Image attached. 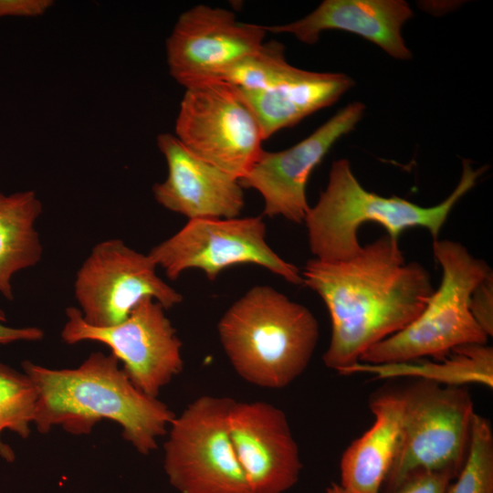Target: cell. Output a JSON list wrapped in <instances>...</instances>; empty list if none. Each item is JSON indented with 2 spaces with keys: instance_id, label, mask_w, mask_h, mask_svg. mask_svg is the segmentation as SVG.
Segmentation results:
<instances>
[{
  "instance_id": "6da1fadb",
  "label": "cell",
  "mask_w": 493,
  "mask_h": 493,
  "mask_svg": "<svg viewBox=\"0 0 493 493\" xmlns=\"http://www.w3.org/2000/svg\"><path fill=\"white\" fill-rule=\"evenodd\" d=\"M301 276L329 311L331 336L322 360L340 374L412 322L435 290L427 269L406 262L398 241L388 235L346 260L309 259Z\"/></svg>"
},
{
  "instance_id": "7a4b0ae2",
  "label": "cell",
  "mask_w": 493,
  "mask_h": 493,
  "mask_svg": "<svg viewBox=\"0 0 493 493\" xmlns=\"http://www.w3.org/2000/svg\"><path fill=\"white\" fill-rule=\"evenodd\" d=\"M21 365L36 388L33 424L41 434L61 426L72 435H87L108 419L121 427L122 437L140 454L148 455L175 416L157 397L137 389L111 353L92 352L73 369L29 361Z\"/></svg>"
},
{
  "instance_id": "3957f363",
  "label": "cell",
  "mask_w": 493,
  "mask_h": 493,
  "mask_svg": "<svg viewBox=\"0 0 493 493\" xmlns=\"http://www.w3.org/2000/svg\"><path fill=\"white\" fill-rule=\"evenodd\" d=\"M223 349L236 373L258 387L288 386L307 369L320 328L304 305L276 288H249L217 324Z\"/></svg>"
},
{
  "instance_id": "277c9868",
  "label": "cell",
  "mask_w": 493,
  "mask_h": 493,
  "mask_svg": "<svg viewBox=\"0 0 493 493\" xmlns=\"http://www.w3.org/2000/svg\"><path fill=\"white\" fill-rule=\"evenodd\" d=\"M462 164L460 180L450 195L435 205L421 206L398 196L385 197L367 191L347 159L333 162L326 188L304 219L314 258L341 261L355 256L362 248L359 229L367 222L383 226L397 241L411 227L425 228L433 240L438 239L456 204L476 185L487 168L474 169L465 159Z\"/></svg>"
},
{
  "instance_id": "5b68a950",
  "label": "cell",
  "mask_w": 493,
  "mask_h": 493,
  "mask_svg": "<svg viewBox=\"0 0 493 493\" xmlns=\"http://www.w3.org/2000/svg\"><path fill=\"white\" fill-rule=\"evenodd\" d=\"M432 248L442 269L438 288L412 322L369 349L359 362L442 359L460 346L487 344L489 337L472 317L469 299L491 268L459 242L438 238Z\"/></svg>"
},
{
  "instance_id": "8992f818",
  "label": "cell",
  "mask_w": 493,
  "mask_h": 493,
  "mask_svg": "<svg viewBox=\"0 0 493 493\" xmlns=\"http://www.w3.org/2000/svg\"><path fill=\"white\" fill-rule=\"evenodd\" d=\"M402 391L399 445L381 493H392L417 472L456 477L468 451L476 412L467 387L418 380Z\"/></svg>"
},
{
  "instance_id": "52a82bcc",
  "label": "cell",
  "mask_w": 493,
  "mask_h": 493,
  "mask_svg": "<svg viewBox=\"0 0 493 493\" xmlns=\"http://www.w3.org/2000/svg\"><path fill=\"white\" fill-rule=\"evenodd\" d=\"M235 400L204 395L170 425L163 468L179 493H252L229 432Z\"/></svg>"
},
{
  "instance_id": "ba28073f",
  "label": "cell",
  "mask_w": 493,
  "mask_h": 493,
  "mask_svg": "<svg viewBox=\"0 0 493 493\" xmlns=\"http://www.w3.org/2000/svg\"><path fill=\"white\" fill-rule=\"evenodd\" d=\"M174 135L193 153L237 179L264 150L261 128L240 90L218 79L185 88Z\"/></svg>"
},
{
  "instance_id": "9c48e42d",
  "label": "cell",
  "mask_w": 493,
  "mask_h": 493,
  "mask_svg": "<svg viewBox=\"0 0 493 493\" xmlns=\"http://www.w3.org/2000/svg\"><path fill=\"white\" fill-rule=\"evenodd\" d=\"M266 233L261 215L188 220L148 255L171 280L187 269H199L209 280H215L232 266L255 264L288 283L303 284L301 269L270 247Z\"/></svg>"
},
{
  "instance_id": "30bf717a",
  "label": "cell",
  "mask_w": 493,
  "mask_h": 493,
  "mask_svg": "<svg viewBox=\"0 0 493 493\" xmlns=\"http://www.w3.org/2000/svg\"><path fill=\"white\" fill-rule=\"evenodd\" d=\"M151 298L142 300L123 321L110 327L88 324L78 308L66 309L61 339L68 344L96 341L110 348L132 384L157 397L183 370L182 342L164 313Z\"/></svg>"
},
{
  "instance_id": "8fae6325",
  "label": "cell",
  "mask_w": 493,
  "mask_h": 493,
  "mask_svg": "<svg viewBox=\"0 0 493 493\" xmlns=\"http://www.w3.org/2000/svg\"><path fill=\"white\" fill-rule=\"evenodd\" d=\"M148 254L110 238L95 245L76 274L74 295L83 320L95 327L116 325L143 299L151 298L165 309L183 296L156 273Z\"/></svg>"
},
{
  "instance_id": "7c38bea8",
  "label": "cell",
  "mask_w": 493,
  "mask_h": 493,
  "mask_svg": "<svg viewBox=\"0 0 493 493\" xmlns=\"http://www.w3.org/2000/svg\"><path fill=\"white\" fill-rule=\"evenodd\" d=\"M263 26L236 20L232 11L195 5L178 17L166 39L171 76L184 88L219 79L264 44Z\"/></svg>"
},
{
  "instance_id": "4fadbf2b",
  "label": "cell",
  "mask_w": 493,
  "mask_h": 493,
  "mask_svg": "<svg viewBox=\"0 0 493 493\" xmlns=\"http://www.w3.org/2000/svg\"><path fill=\"white\" fill-rule=\"evenodd\" d=\"M364 110L361 102L351 103L290 148L262 151L238 181L243 189H254L260 194L264 201L263 215L304 223L310 207L306 194L310 173L334 143L353 130Z\"/></svg>"
},
{
  "instance_id": "5bb4252c",
  "label": "cell",
  "mask_w": 493,
  "mask_h": 493,
  "mask_svg": "<svg viewBox=\"0 0 493 493\" xmlns=\"http://www.w3.org/2000/svg\"><path fill=\"white\" fill-rule=\"evenodd\" d=\"M232 444L252 493H284L299 478V449L285 413L263 401L235 402Z\"/></svg>"
},
{
  "instance_id": "9a60e30c",
  "label": "cell",
  "mask_w": 493,
  "mask_h": 493,
  "mask_svg": "<svg viewBox=\"0 0 493 493\" xmlns=\"http://www.w3.org/2000/svg\"><path fill=\"white\" fill-rule=\"evenodd\" d=\"M157 146L168 167L166 179L152 188L159 205L189 220L240 215L245 198L237 178L193 153L173 134H159Z\"/></svg>"
},
{
  "instance_id": "2e32d148",
  "label": "cell",
  "mask_w": 493,
  "mask_h": 493,
  "mask_svg": "<svg viewBox=\"0 0 493 493\" xmlns=\"http://www.w3.org/2000/svg\"><path fill=\"white\" fill-rule=\"evenodd\" d=\"M412 16L403 0H325L301 19L263 27L273 34H291L309 45L324 30H343L362 37L394 58L409 59L411 51L402 37V27Z\"/></svg>"
},
{
  "instance_id": "e0dca14e",
  "label": "cell",
  "mask_w": 493,
  "mask_h": 493,
  "mask_svg": "<svg viewBox=\"0 0 493 493\" xmlns=\"http://www.w3.org/2000/svg\"><path fill=\"white\" fill-rule=\"evenodd\" d=\"M402 390L372 395L374 422L342 453L340 485L347 493H381L399 445L404 414Z\"/></svg>"
},
{
  "instance_id": "ac0fdd59",
  "label": "cell",
  "mask_w": 493,
  "mask_h": 493,
  "mask_svg": "<svg viewBox=\"0 0 493 493\" xmlns=\"http://www.w3.org/2000/svg\"><path fill=\"white\" fill-rule=\"evenodd\" d=\"M352 85V79L342 73L299 68L289 79L267 89L249 91L237 89L254 112L266 140L330 106Z\"/></svg>"
},
{
  "instance_id": "d6986e66",
  "label": "cell",
  "mask_w": 493,
  "mask_h": 493,
  "mask_svg": "<svg viewBox=\"0 0 493 493\" xmlns=\"http://www.w3.org/2000/svg\"><path fill=\"white\" fill-rule=\"evenodd\" d=\"M42 210L32 190L0 191V293L8 300L14 299V275L41 260L43 246L35 225Z\"/></svg>"
},
{
  "instance_id": "ffe728a7",
  "label": "cell",
  "mask_w": 493,
  "mask_h": 493,
  "mask_svg": "<svg viewBox=\"0 0 493 493\" xmlns=\"http://www.w3.org/2000/svg\"><path fill=\"white\" fill-rule=\"evenodd\" d=\"M435 362L418 359L403 362H358L343 374L366 372L378 378L414 376L440 384L464 386L476 383L493 386V349L487 344L464 345Z\"/></svg>"
},
{
  "instance_id": "44dd1931",
  "label": "cell",
  "mask_w": 493,
  "mask_h": 493,
  "mask_svg": "<svg viewBox=\"0 0 493 493\" xmlns=\"http://www.w3.org/2000/svg\"><path fill=\"white\" fill-rule=\"evenodd\" d=\"M37 402L36 388L23 372L0 362V456L14 462L16 455L11 446L2 441L5 430L16 433L21 438L30 435Z\"/></svg>"
},
{
  "instance_id": "7402d4cb",
  "label": "cell",
  "mask_w": 493,
  "mask_h": 493,
  "mask_svg": "<svg viewBox=\"0 0 493 493\" xmlns=\"http://www.w3.org/2000/svg\"><path fill=\"white\" fill-rule=\"evenodd\" d=\"M299 69L287 61L285 47L273 40L264 42L257 52L235 64L218 80L243 90H264L289 79Z\"/></svg>"
},
{
  "instance_id": "603a6c76",
  "label": "cell",
  "mask_w": 493,
  "mask_h": 493,
  "mask_svg": "<svg viewBox=\"0 0 493 493\" xmlns=\"http://www.w3.org/2000/svg\"><path fill=\"white\" fill-rule=\"evenodd\" d=\"M446 493H493V431L489 420L477 413L466 460Z\"/></svg>"
},
{
  "instance_id": "cb8c5ba5",
  "label": "cell",
  "mask_w": 493,
  "mask_h": 493,
  "mask_svg": "<svg viewBox=\"0 0 493 493\" xmlns=\"http://www.w3.org/2000/svg\"><path fill=\"white\" fill-rule=\"evenodd\" d=\"M469 310L483 331L493 335V274L489 273L473 290Z\"/></svg>"
},
{
  "instance_id": "d4e9b609",
  "label": "cell",
  "mask_w": 493,
  "mask_h": 493,
  "mask_svg": "<svg viewBox=\"0 0 493 493\" xmlns=\"http://www.w3.org/2000/svg\"><path fill=\"white\" fill-rule=\"evenodd\" d=\"M455 477L446 472H417L392 493H446Z\"/></svg>"
},
{
  "instance_id": "484cf974",
  "label": "cell",
  "mask_w": 493,
  "mask_h": 493,
  "mask_svg": "<svg viewBox=\"0 0 493 493\" xmlns=\"http://www.w3.org/2000/svg\"><path fill=\"white\" fill-rule=\"evenodd\" d=\"M53 5L52 0H0V19L5 16H40Z\"/></svg>"
},
{
  "instance_id": "4316f807",
  "label": "cell",
  "mask_w": 493,
  "mask_h": 493,
  "mask_svg": "<svg viewBox=\"0 0 493 493\" xmlns=\"http://www.w3.org/2000/svg\"><path fill=\"white\" fill-rule=\"evenodd\" d=\"M5 311L0 308V346L15 341H37L44 337V331L37 327H8Z\"/></svg>"
},
{
  "instance_id": "83f0119b",
  "label": "cell",
  "mask_w": 493,
  "mask_h": 493,
  "mask_svg": "<svg viewBox=\"0 0 493 493\" xmlns=\"http://www.w3.org/2000/svg\"><path fill=\"white\" fill-rule=\"evenodd\" d=\"M324 493H347L340 484L331 483L325 490Z\"/></svg>"
}]
</instances>
